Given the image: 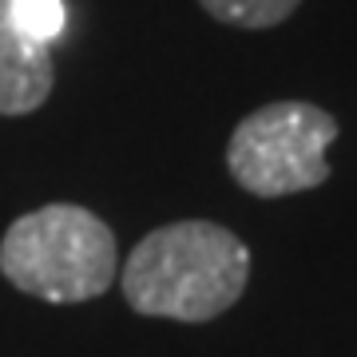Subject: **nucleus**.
<instances>
[{"mask_svg": "<svg viewBox=\"0 0 357 357\" xmlns=\"http://www.w3.org/2000/svg\"><path fill=\"white\" fill-rule=\"evenodd\" d=\"M52 48L28 40L8 16V0H0V115H32L52 96Z\"/></svg>", "mask_w": 357, "mask_h": 357, "instance_id": "nucleus-4", "label": "nucleus"}, {"mask_svg": "<svg viewBox=\"0 0 357 357\" xmlns=\"http://www.w3.org/2000/svg\"><path fill=\"white\" fill-rule=\"evenodd\" d=\"M206 13L234 28H274L302 4V0H199Z\"/></svg>", "mask_w": 357, "mask_h": 357, "instance_id": "nucleus-5", "label": "nucleus"}, {"mask_svg": "<svg viewBox=\"0 0 357 357\" xmlns=\"http://www.w3.org/2000/svg\"><path fill=\"white\" fill-rule=\"evenodd\" d=\"M250 250L218 222L187 218L151 230L128 255L119 274L135 314L175 321H211L227 314L246 290Z\"/></svg>", "mask_w": 357, "mask_h": 357, "instance_id": "nucleus-1", "label": "nucleus"}, {"mask_svg": "<svg viewBox=\"0 0 357 357\" xmlns=\"http://www.w3.org/2000/svg\"><path fill=\"white\" fill-rule=\"evenodd\" d=\"M337 139V119L318 103L282 100L250 112L227 143L234 183L258 199L314 191L330 178L326 147Z\"/></svg>", "mask_w": 357, "mask_h": 357, "instance_id": "nucleus-3", "label": "nucleus"}, {"mask_svg": "<svg viewBox=\"0 0 357 357\" xmlns=\"http://www.w3.org/2000/svg\"><path fill=\"white\" fill-rule=\"evenodd\" d=\"M0 274L44 302H88L119 274L115 234L88 206L48 203L4 230Z\"/></svg>", "mask_w": 357, "mask_h": 357, "instance_id": "nucleus-2", "label": "nucleus"}, {"mask_svg": "<svg viewBox=\"0 0 357 357\" xmlns=\"http://www.w3.org/2000/svg\"><path fill=\"white\" fill-rule=\"evenodd\" d=\"M8 16H13V24L28 40L52 48L56 40L64 36L68 8H64V0H8Z\"/></svg>", "mask_w": 357, "mask_h": 357, "instance_id": "nucleus-6", "label": "nucleus"}]
</instances>
